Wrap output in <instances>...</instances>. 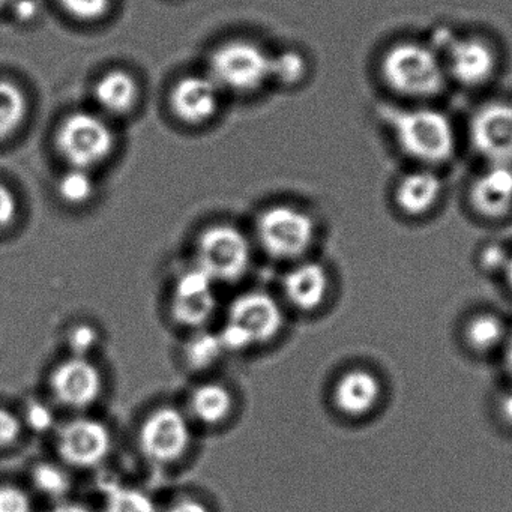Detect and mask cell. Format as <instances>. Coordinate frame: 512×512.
Listing matches in <instances>:
<instances>
[{"label":"cell","mask_w":512,"mask_h":512,"mask_svg":"<svg viewBox=\"0 0 512 512\" xmlns=\"http://www.w3.org/2000/svg\"><path fill=\"white\" fill-rule=\"evenodd\" d=\"M22 434V421L16 413L0 407V448L11 446Z\"/></svg>","instance_id":"cell-31"},{"label":"cell","mask_w":512,"mask_h":512,"mask_svg":"<svg viewBox=\"0 0 512 512\" xmlns=\"http://www.w3.org/2000/svg\"><path fill=\"white\" fill-rule=\"evenodd\" d=\"M112 436L103 422L80 418L68 422L58 434V451L71 466L94 467L109 455Z\"/></svg>","instance_id":"cell-11"},{"label":"cell","mask_w":512,"mask_h":512,"mask_svg":"<svg viewBox=\"0 0 512 512\" xmlns=\"http://www.w3.org/2000/svg\"><path fill=\"white\" fill-rule=\"evenodd\" d=\"M505 337V326L494 314H479L467 323V343L478 352H490L496 349Z\"/></svg>","instance_id":"cell-22"},{"label":"cell","mask_w":512,"mask_h":512,"mask_svg":"<svg viewBox=\"0 0 512 512\" xmlns=\"http://www.w3.org/2000/svg\"><path fill=\"white\" fill-rule=\"evenodd\" d=\"M271 59L250 41H230L212 53L209 76L221 91L248 94L271 80Z\"/></svg>","instance_id":"cell-6"},{"label":"cell","mask_w":512,"mask_h":512,"mask_svg":"<svg viewBox=\"0 0 512 512\" xmlns=\"http://www.w3.org/2000/svg\"><path fill=\"white\" fill-rule=\"evenodd\" d=\"M32 482L43 496L50 499H61L71 488L67 470L53 463L38 464L32 472Z\"/></svg>","instance_id":"cell-25"},{"label":"cell","mask_w":512,"mask_h":512,"mask_svg":"<svg viewBox=\"0 0 512 512\" xmlns=\"http://www.w3.org/2000/svg\"><path fill=\"white\" fill-rule=\"evenodd\" d=\"M56 146L71 167L91 170L112 155L115 131L95 113H73L59 125Z\"/></svg>","instance_id":"cell-5"},{"label":"cell","mask_w":512,"mask_h":512,"mask_svg":"<svg viewBox=\"0 0 512 512\" xmlns=\"http://www.w3.org/2000/svg\"><path fill=\"white\" fill-rule=\"evenodd\" d=\"M94 97L104 112L115 116L125 115L130 113L139 101V85L127 71L112 70L98 80Z\"/></svg>","instance_id":"cell-19"},{"label":"cell","mask_w":512,"mask_h":512,"mask_svg":"<svg viewBox=\"0 0 512 512\" xmlns=\"http://www.w3.org/2000/svg\"><path fill=\"white\" fill-rule=\"evenodd\" d=\"M49 512H91L86 506L79 505V503H61L56 505L55 508L50 509Z\"/></svg>","instance_id":"cell-38"},{"label":"cell","mask_w":512,"mask_h":512,"mask_svg":"<svg viewBox=\"0 0 512 512\" xmlns=\"http://www.w3.org/2000/svg\"><path fill=\"white\" fill-rule=\"evenodd\" d=\"M52 391L56 400L71 409H85L100 398L103 377L88 358H73L62 362L53 371Z\"/></svg>","instance_id":"cell-13"},{"label":"cell","mask_w":512,"mask_h":512,"mask_svg":"<svg viewBox=\"0 0 512 512\" xmlns=\"http://www.w3.org/2000/svg\"><path fill=\"white\" fill-rule=\"evenodd\" d=\"M263 250L280 260L299 259L316 238V223L308 212L290 205H275L257 220Z\"/></svg>","instance_id":"cell-8"},{"label":"cell","mask_w":512,"mask_h":512,"mask_svg":"<svg viewBox=\"0 0 512 512\" xmlns=\"http://www.w3.org/2000/svg\"><path fill=\"white\" fill-rule=\"evenodd\" d=\"M307 74V61L295 50L278 53L271 59V80L281 85H298Z\"/></svg>","instance_id":"cell-27"},{"label":"cell","mask_w":512,"mask_h":512,"mask_svg":"<svg viewBox=\"0 0 512 512\" xmlns=\"http://www.w3.org/2000/svg\"><path fill=\"white\" fill-rule=\"evenodd\" d=\"M506 368H508V373L512 377V335L506 343Z\"/></svg>","instance_id":"cell-39"},{"label":"cell","mask_w":512,"mask_h":512,"mask_svg":"<svg viewBox=\"0 0 512 512\" xmlns=\"http://www.w3.org/2000/svg\"><path fill=\"white\" fill-rule=\"evenodd\" d=\"M215 281L203 269H190L176 281L172 314L176 322L188 328L205 325L215 311Z\"/></svg>","instance_id":"cell-14"},{"label":"cell","mask_w":512,"mask_h":512,"mask_svg":"<svg viewBox=\"0 0 512 512\" xmlns=\"http://www.w3.org/2000/svg\"><path fill=\"white\" fill-rule=\"evenodd\" d=\"M500 413H502L503 419L509 424H512V389L503 395L500 400Z\"/></svg>","instance_id":"cell-37"},{"label":"cell","mask_w":512,"mask_h":512,"mask_svg":"<svg viewBox=\"0 0 512 512\" xmlns=\"http://www.w3.org/2000/svg\"><path fill=\"white\" fill-rule=\"evenodd\" d=\"M428 40L442 56L449 85L476 91L496 80L500 50L487 35L458 34L442 26Z\"/></svg>","instance_id":"cell-3"},{"label":"cell","mask_w":512,"mask_h":512,"mask_svg":"<svg viewBox=\"0 0 512 512\" xmlns=\"http://www.w3.org/2000/svg\"><path fill=\"white\" fill-rule=\"evenodd\" d=\"M37 4L34 0H19L17 2V17L22 20H32L37 16Z\"/></svg>","instance_id":"cell-36"},{"label":"cell","mask_w":512,"mask_h":512,"mask_svg":"<svg viewBox=\"0 0 512 512\" xmlns=\"http://www.w3.org/2000/svg\"><path fill=\"white\" fill-rule=\"evenodd\" d=\"M14 0H0V10H4L8 5L13 4Z\"/></svg>","instance_id":"cell-41"},{"label":"cell","mask_w":512,"mask_h":512,"mask_svg":"<svg viewBox=\"0 0 512 512\" xmlns=\"http://www.w3.org/2000/svg\"><path fill=\"white\" fill-rule=\"evenodd\" d=\"M28 116V98L11 80L0 79V140L17 133Z\"/></svg>","instance_id":"cell-21"},{"label":"cell","mask_w":512,"mask_h":512,"mask_svg":"<svg viewBox=\"0 0 512 512\" xmlns=\"http://www.w3.org/2000/svg\"><path fill=\"white\" fill-rule=\"evenodd\" d=\"M509 256L505 254V250L499 245H490L485 248L484 253L481 256V263L484 268L488 271H499V269H505L506 263H508Z\"/></svg>","instance_id":"cell-34"},{"label":"cell","mask_w":512,"mask_h":512,"mask_svg":"<svg viewBox=\"0 0 512 512\" xmlns=\"http://www.w3.org/2000/svg\"><path fill=\"white\" fill-rule=\"evenodd\" d=\"M19 203L7 185L0 184V230L8 229L16 221Z\"/></svg>","instance_id":"cell-32"},{"label":"cell","mask_w":512,"mask_h":512,"mask_svg":"<svg viewBox=\"0 0 512 512\" xmlns=\"http://www.w3.org/2000/svg\"><path fill=\"white\" fill-rule=\"evenodd\" d=\"M26 421L34 430L46 431L52 427L53 415L49 407L44 404H32L26 413Z\"/></svg>","instance_id":"cell-33"},{"label":"cell","mask_w":512,"mask_h":512,"mask_svg":"<svg viewBox=\"0 0 512 512\" xmlns=\"http://www.w3.org/2000/svg\"><path fill=\"white\" fill-rule=\"evenodd\" d=\"M329 275L320 263L305 262L295 266L284 278V293L293 307L314 311L325 301Z\"/></svg>","instance_id":"cell-18"},{"label":"cell","mask_w":512,"mask_h":512,"mask_svg":"<svg viewBox=\"0 0 512 512\" xmlns=\"http://www.w3.org/2000/svg\"><path fill=\"white\" fill-rule=\"evenodd\" d=\"M466 139L482 164H512V98L479 103L467 119Z\"/></svg>","instance_id":"cell-7"},{"label":"cell","mask_w":512,"mask_h":512,"mask_svg":"<svg viewBox=\"0 0 512 512\" xmlns=\"http://www.w3.org/2000/svg\"><path fill=\"white\" fill-rule=\"evenodd\" d=\"M506 280H508L509 286L512 289V256H509L508 263H506L505 269Z\"/></svg>","instance_id":"cell-40"},{"label":"cell","mask_w":512,"mask_h":512,"mask_svg":"<svg viewBox=\"0 0 512 512\" xmlns=\"http://www.w3.org/2000/svg\"><path fill=\"white\" fill-rule=\"evenodd\" d=\"M283 325L280 304L268 293L250 292L232 302L226 326L218 335L226 352H244L274 340Z\"/></svg>","instance_id":"cell-4"},{"label":"cell","mask_w":512,"mask_h":512,"mask_svg":"<svg viewBox=\"0 0 512 512\" xmlns=\"http://www.w3.org/2000/svg\"><path fill=\"white\" fill-rule=\"evenodd\" d=\"M97 343L98 332L89 325L76 326L68 334V347L73 352V356H79V358H86L88 353L95 349Z\"/></svg>","instance_id":"cell-30"},{"label":"cell","mask_w":512,"mask_h":512,"mask_svg":"<svg viewBox=\"0 0 512 512\" xmlns=\"http://www.w3.org/2000/svg\"><path fill=\"white\" fill-rule=\"evenodd\" d=\"M377 73L400 104L434 103L449 86L442 56L428 38H403L389 44L380 55Z\"/></svg>","instance_id":"cell-2"},{"label":"cell","mask_w":512,"mask_h":512,"mask_svg":"<svg viewBox=\"0 0 512 512\" xmlns=\"http://www.w3.org/2000/svg\"><path fill=\"white\" fill-rule=\"evenodd\" d=\"M232 394L220 383L197 386L190 397V409L194 418L205 425H217L232 412Z\"/></svg>","instance_id":"cell-20"},{"label":"cell","mask_w":512,"mask_h":512,"mask_svg":"<svg viewBox=\"0 0 512 512\" xmlns=\"http://www.w3.org/2000/svg\"><path fill=\"white\" fill-rule=\"evenodd\" d=\"M382 385L379 377L364 368L347 371L335 383L334 403L344 415H367L379 403Z\"/></svg>","instance_id":"cell-17"},{"label":"cell","mask_w":512,"mask_h":512,"mask_svg":"<svg viewBox=\"0 0 512 512\" xmlns=\"http://www.w3.org/2000/svg\"><path fill=\"white\" fill-rule=\"evenodd\" d=\"M58 193L70 205H83L95 193V181L86 169L71 167L58 184Z\"/></svg>","instance_id":"cell-24"},{"label":"cell","mask_w":512,"mask_h":512,"mask_svg":"<svg viewBox=\"0 0 512 512\" xmlns=\"http://www.w3.org/2000/svg\"><path fill=\"white\" fill-rule=\"evenodd\" d=\"M139 442L149 460L173 463L190 448V422L175 407H160L143 422Z\"/></svg>","instance_id":"cell-10"},{"label":"cell","mask_w":512,"mask_h":512,"mask_svg":"<svg viewBox=\"0 0 512 512\" xmlns=\"http://www.w3.org/2000/svg\"><path fill=\"white\" fill-rule=\"evenodd\" d=\"M71 17L83 22H94L109 13L112 0H59Z\"/></svg>","instance_id":"cell-28"},{"label":"cell","mask_w":512,"mask_h":512,"mask_svg":"<svg viewBox=\"0 0 512 512\" xmlns=\"http://www.w3.org/2000/svg\"><path fill=\"white\" fill-rule=\"evenodd\" d=\"M250 259L248 239L229 224L209 227L197 242V266L214 281L239 280L247 272Z\"/></svg>","instance_id":"cell-9"},{"label":"cell","mask_w":512,"mask_h":512,"mask_svg":"<svg viewBox=\"0 0 512 512\" xmlns=\"http://www.w3.org/2000/svg\"><path fill=\"white\" fill-rule=\"evenodd\" d=\"M221 89L211 76H188L179 80L170 95L173 113L187 124L197 125L217 115Z\"/></svg>","instance_id":"cell-16"},{"label":"cell","mask_w":512,"mask_h":512,"mask_svg":"<svg viewBox=\"0 0 512 512\" xmlns=\"http://www.w3.org/2000/svg\"><path fill=\"white\" fill-rule=\"evenodd\" d=\"M382 122L412 166L440 170L457 154V127L434 103L391 104L382 109Z\"/></svg>","instance_id":"cell-1"},{"label":"cell","mask_w":512,"mask_h":512,"mask_svg":"<svg viewBox=\"0 0 512 512\" xmlns=\"http://www.w3.org/2000/svg\"><path fill=\"white\" fill-rule=\"evenodd\" d=\"M445 193L440 170L412 166L394 185V202L407 217H424L433 211Z\"/></svg>","instance_id":"cell-15"},{"label":"cell","mask_w":512,"mask_h":512,"mask_svg":"<svg viewBox=\"0 0 512 512\" xmlns=\"http://www.w3.org/2000/svg\"><path fill=\"white\" fill-rule=\"evenodd\" d=\"M0 512H34L31 497L22 488L0 485Z\"/></svg>","instance_id":"cell-29"},{"label":"cell","mask_w":512,"mask_h":512,"mask_svg":"<svg viewBox=\"0 0 512 512\" xmlns=\"http://www.w3.org/2000/svg\"><path fill=\"white\" fill-rule=\"evenodd\" d=\"M167 512H209V509L199 500L185 497V499L173 502L170 508L167 509Z\"/></svg>","instance_id":"cell-35"},{"label":"cell","mask_w":512,"mask_h":512,"mask_svg":"<svg viewBox=\"0 0 512 512\" xmlns=\"http://www.w3.org/2000/svg\"><path fill=\"white\" fill-rule=\"evenodd\" d=\"M224 352L226 350L221 343L220 335L200 332L188 341L185 347V359L190 367L203 370L214 365Z\"/></svg>","instance_id":"cell-23"},{"label":"cell","mask_w":512,"mask_h":512,"mask_svg":"<svg viewBox=\"0 0 512 512\" xmlns=\"http://www.w3.org/2000/svg\"><path fill=\"white\" fill-rule=\"evenodd\" d=\"M106 512H158L154 500L130 487H112L107 491Z\"/></svg>","instance_id":"cell-26"},{"label":"cell","mask_w":512,"mask_h":512,"mask_svg":"<svg viewBox=\"0 0 512 512\" xmlns=\"http://www.w3.org/2000/svg\"><path fill=\"white\" fill-rule=\"evenodd\" d=\"M469 202L479 217H508L512 212V164H482L470 181Z\"/></svg>","instance_id":"cell-12"}]
</instances>
